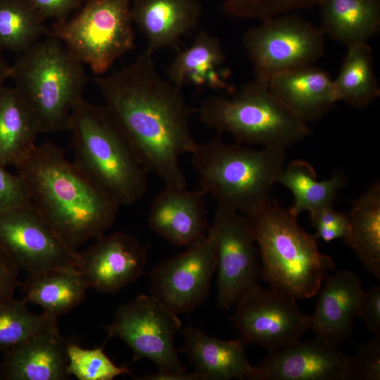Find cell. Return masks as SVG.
Here are the masks:
<instances>
[{"instance_id":"cell-41","label":"cell","mask_w":380,"mask_h":380,"mask_svg":"<svg viewBox=\"0 0 380 380\" xmlns=\"http://www.w3.org/2000/svg\"><path fill=\"white\" fill-rule=\"evenodd\" d=\"M11 66L6 62L2 49H0V89L3 87L4 82L9 78Z\"/></svg>"},{"instance_id":"cell-24","label":"cell","mask_w":380,"mask_h":380,"mask_svg":"<svg viewBox=\"0 0 380 380\" xmlns=\"http://www.w3.org/2000/svg\"><path fill=\"white\" fill-rule=\"evenodd\" d=\"M325 36L347 46L367 42L380 29V0H319Z\"/></svg>"},{"instance_id":"cell-3","label":"cell","mask_w":380,"mask_h":380,"mask_svg":"<svg viewBox=\"0 0 380 380\" xmlns=\"http://www.w3.org/2000/svg\"><path fill=\"white\" fill-rule=\"evenodd\" d=\"M259 251L260 276L270 288L295 300L317 295L332 258L305 232L290 209L270 199L248 216Z\"/></svg>"},{"instance_id":"cell-5","label":"cell","mask_w":380,"mask_h":380,"mask_svg":"<svg viewBox=\"0 0 380 380\" xmlns=\"http://www.w3.org/2000/svg\"><path fill=\"white\" fill-rule=\"evenodd\" d=\"M286 150L252 149L220 139L196 144L191 152L200 188L217 207L250 216L270 199V193L281 173Z\"/></svg>"},{"instance_id":"cell-35","label":"cell","mask_w":380,"mask_h":380,"mask_svg":"<svg viewBox=\"0 0 380 380\" xmlns=\"http://www.w3.org/2000/svg\"><path fill=\"white\" fill-rule=\"evenodd\" d=\"M311 222L316 229L315 237L324 242L337 239H346L350 231L347 215L327 206L310 213Z\"/></svg>"},{"instance_id":"cell-26","label":"cell","mask_w":380,"mask_h":380,"mask_svg":"<svg viewBox=\"0 0 380 380\" xmlns=\"http://www.w3.org/2000/svg\"><path fill=\"white\" fill-rule=\"evenodd\" d=\"M350 231L344 239L365 269L380 279V182H372L352 202Z\"/></svg>"},{"instance_id":"cell-14","label":"cell","mask_w":380,"mask_h":380,"mask_svg":"<svg viewBox=\"0 0 380 380\" xmlns=\"http://www.w3.org/2000/svg\"><path fill=\"white\" fill-rule=\"evenodd\" d=\"M216 268L215 241L208 229L203 238L185 251L153 267L151 295L177 315L189 312L207 298Z\"/></svg>"},{"instance_id":"cell-21","label":"cell","mask_w":380,"mask_h":380,"mask_svg":"<svg viewBox=\"0 0 380 380\" xmlns=\"http://www.w3.org/2000/svg\"><path fill=\"white\" fill-rule=\"evenodd\" d=\"M268 87L275 96L306 124L320 119L337 102L329 74L314 64L272 75Z\"/></svg>"},{"instance_id":"cell-29","label":"cell","mask_w":380,"mask_h":380,"mask_svg":"<svg viewBox=\"0 0 380 380\" xmlns=\"http://www.w3.org/2000/svg\"><path fill=\"white\" fill-rule=\"evenodd\" d=\"M333 81L336 101L355 108L367 107L379 96L372 49L367 42L348 46L340 71Z\"/></svg>"},{"instance_id":"cell-13","label":"cell","mask_w":380,"mask_h":380,"mask_svg":"<svg viewBox=\"0 0 380 380\" xmlns=\"http://www.w3.org/2000/svg\"><path fill=\"white\" fill-rule=\"evenodd\" d=\"M232 317L240 338L257 343L269 352L287 346L311 329L310 316L298 308L296 300L258 284L236 303Z\"/></svg>"},{"instance_id":"cell-23","label":"cell","mask_w":380,"mask_h":380,"mask_svg":"<svg viewBox=\"0 0 380 380\" xmlns=\"http://www.w3.org/2000/svg\"><path fill=\"white\" fill-rule=\"evenodd\" d=\"M183 334L185 345L179 351L205 380L249 379L253 366L242 339L224 341L192 326Z\"/></svg>"},{"instance_id":"cell-2","label":"cell","mask_w":380,"mask_h":380,"mask_svg":"<svg viewBox=\"0 0 380 380\" xmlns=\"http://www.w3.org/2000/svg\"><path fill=\"white\" fill-rule=\"evenodd\" d=\"M16 169L30 201L72 251L104 234L115 222L120 205L54 144H37Z\"/></svg>"},{"instance_id":"cell-37","label":"cell","mask_w":380,"mask_h":380,"mask_svg":"<svg viewBox=\"0 0 380 380\" xmlns=\"http://www.w3.org/2000/svg\"><path fill=\"white\" fill-rule=\"evenodd\" d=\"M368 331L372 335L380 336V285L372 286L363 292L357 311Z\"/></svg>"},{"instance_id":"cell-4","label":"cell","mask_w":380,"mask_h":380,"mask_svg":"<svg viewBox=\"0 0 380 380\" xmlns=\"http://www.w3.org/2000/svg\"><path fill=\"white\" fill-rule=\"evenodd\" d=\"M68 130L74 163L120 206L138 202L147 189V171L106 106L84 99L73 108Z\"/></svg>"},{"instance_id":"cell-16","label":"cell","mask_w":380,"mask_h":380,"mask_svg":"<svg viewBox=\"0 0 380 380\" xmlns=\"http://www.w3.org/2000/svg\"><path fill=\"white\" fill-rule=\"evenodd\" d=\"M347 355L338 344L317 336L298 340L253 366L251 380H343Z\"/></svg>"},{"instance_id":"cell-20","label":"cell","mask_w":380,"mask_h":380,"mask_svg":"<svg viewBox=\"0 0 380 380\" xmlns=\"http://www.w3.org/2000/svg\"><path fill=\"white\" fill-rule=\"evenodd\" d=\"M202 13L196 0H134L132 21L146 36V51L164 48L179 49L180 39L197 27Z\"/></svg>"},{"instance_id":"cell-19","label":"cell","mask_w":380,"mask_h":380,"mask_svg":"<svg viewBox=\"0 0 380 380\" xmlns=\"http://www.w3.org/2000/svg\"><path fill=\"white\" fill-rule=\"evenodd\" d=\"M68 343L58 324L4 352L0 379L64 380L68 372Z\"/></svg>"},{"instance_id":"cell-18","label":"cell","mask_w":380,"mask_h":380,"mask_svg":"<svg viewBox=\"0 0 380 380\" xmlns=\"http://www.w3.org/2000/svg\"><path fill=\"white\" fill-rule=\"evenodd\" d=\"M310 316L311 329L317 336L340 345L350 338L364 288L359 277L338 270L323 279Z\"/></svg>"},{"instance_id":"cell-30","label":"cell","mask_w":380,"mask_h":380,"mask_svg":"<svg viewBox=\"0 0 380 380\" xmlns=\"http://www.w3.org/2000/svg\"><path fill=\"white\" fill-rule=\"evenodd\" d=\"M44 19L24 0H0V49L22 53L49 36Z\"/></svg>"},{"instance_id":"cell-11","label":"cell","mask_w":380,"mask_h":380,"mask_svg":"<svg viewBox=\"0 0 380 380\" xmlns=\"http://www.w3.org/2000/svg\"><path fill=\"white\" fill-rule=\"evenodd\" d=\"M0 243L28 276L78 265V252L68 247L30 201L0 213Z\"/></svg>"},{"instance_id":"cell-33","label":"cell","mask_w":380,"mask_h":380,"mask_svg":"<svg viewBox=\"0 0 380 380\" xmlns=\"http://www.w3.org/2000/svg\"><path fill=\"white\" fill-rule=\"evenodd\" d=\"M319 0H222L224 12L232 17L264 20L310 8Z\"/></svg>"},{"instance_id":"cell-22","label":"cell","mask_w":380,"mask_h":380,"mask_svg":"<svg viewBox=\"0 0 380 380\" xmlns=\"http://www.w3.org/2000/svg\"><path fill=\"white\" fill-rule=\"evenodd\" d=\"M177 53L167 69L168 80L181 89L191 85L213 90L234 89L228 83L230 70L219 39L205 30L198 33L191 45Z\"/></svg>"},{"instance_id":"cell-7","label":"cell","mask_w":380,"mask_h":380,"mask_svg":"<svg viewBox=\"0 0 380 380\" xmlns=\"http://www.w3.org/2000/svg\"><path fill=\"white\" fill-rule=\"evenodd\" d=\"M229 93L205 99L196 112L206 127L229 134L237 143L286 150L311 134L271 91L267 81L255 77Z\"/></svg>"},{"instance_id":"cell-17","label":"cell","mask_w":380,"mask_h":380,"mask_svg":"<svg viewBox=\"0 0 380 380\" xmlns=\"http://www.w3.org/2000/svg\"><path fill=\"white\" fill-rule=\"evenodd\" d=\"M201 189L165 186L154 198L148 213L152 231L177 246L189 247L203 238L209 226Z\"/></svg>"},{"instance_id":"cell-32","label":"cell","mask_w":380,"mask_h":380,"mask_svg":"<svg viewBox=\"0 0 380 380\" xmlns=\"http://www.w3.org/2000/svg\"><path fill=\"white\" fill-rule=\"evenodd\" d=\"M84 348L75 343H68V372L80 380H113L115 377L130 374L125 366L116 365L106 354L103 347Z\"/></svg>"},{"instance_id":"cell-38","label":"cell","mask_w":380,"mask_h":380,"mask_svg":"<svg viewBox=\"0 0 380 380\" xmlns=\"http://www.w3.org/2000/svg\"><path fill=\"white\" fill-rule=\"evenodd\" d=\"M19 269L0 243V302L14 298L18 281Z\"/></svg>"},{"instance_id":"cell-31","label":"cell","mask_w":380,"mask_h":380,"mask_svg":"<svg viewBox=\"0 0 380 380\" xmlns=\"http://www.w3.org/2000/svg\"><path fill=\"white\" fill-rule=\"evenodd\" d=\"M58 324L57 318L32 312L27 303L14 298L0 302V352L19 345Z\"/></svg>"},{"instance_id":"cell-10","label":"cell","mask_w":380,"mask_h":380,"mask_svg":"<svg viewBox=\"0 0 380 380\" xmlns=\"http://www.w3.org/2000/svg\"><path fill=\"white\" fill-rule=\"evenodd\" d=\"M243 43L255 77L268 82L280 72L315 64L324 53L325 35L319 27L291 13L262 20L246 32Z\"/></svg>"},{"instance_id":"cell-28","label":"cell","mask_w":380,"mask_h":380,"mask_svg":"<svg viewBox=\"0 0 380 380\" xmlns=\"http://www.w3.org/2000/svg\"><path fill=\"white\" fill-rule=\"evenodd\" d=\"M277 183L287 188L293 196L290 210L298 217L303 211L312 213L327 206H333L338 191L348 179L342 172L330 178L317 181L313 166L303 160H294L284 167Z\"/></svg>"},{"instance_id":"cell-27","label":"cell","mask_w":380,"mask_h":380,"mask_svg":"<svg viewBox=\"0 0 380 380\" xmlns=\"http://www.w3.org/2000/svg\"><path fill=\"white\" fill-rule=\"evenodd\" d=\"M23 298L58 319L80 305L89 289L77 268L58 270L28 276L20 285Z\"/></svg>"},{"instance_id":"cell-34","label":"cell","mask_w":380,"mask_h":380,"mask_svg":"<svg viewBox=\"0 0 380 380\" xmlns=\"http://www.w3.org/2000/svg\"><path fill=\"white\" fill-rule=\"evenodd\" d=\"M380 379V336L360 344L353 355L346 360L343 380Z\"/></svg>"},{"instance_id":"cell-8","label":"cell","mask_w":380,"mask_h":380,"mask_svg":"<svg viewBox=\"0 0 380 380\" xmlns=\"http://www.w3.org/2000/svg\"><path fill=\"white\" fill-rule=\"evenodd\" d=\"M130 6L129 0H88L75 17L57 21L49 36L96 75H103L134 47Z\"/></svg>"},{"instance_id":"cell-39","label":"cell","mask_w":380,"mask_h":380,"mask_svg":"<svg viewBox=\"0 0 380 380\" xmlns=\"http://www.w3.org/2000/svg\"><path fill=\"white\" fill-rule=\"evenodd\" d=\"M44 19H65L74 9L80 7L84 0H24Z\"/></svg>"},{"instance_id":"cell-1","label":"cell","mask_w":380,"mask_h":380,"mask_svg":"<svg viewBox=\"0 0 380 380\" xmlns=\"http://www.w3.org/2000/svg\"><path fill=\"white\" fill-rule=\"evenodd\" d=\"M104 106L139 161L165 186H186L180 158L196 142L181 89L157 71L146 52L128 65L95 78Z\"/></svg>"},{"instance_id":"cell-36","label":"cell","mask_w":380,"mask_h":380,"mask_svg":"<svg viewBox=\"0 0 380 380\" xmlns=\"http://www.w3.org/2000/svg\"><path fill=\"white\" fill-rule=\"evenodd\" d=\"M29 201L27 191L19 175L11 173L0 164V213Z\"/></svg>"},{"instance_id":"cell-9","label":"cell","mask_w":380,"mask_h":380,"mask_svg":"<svg viewBox=\"0 0 380 380\" xmlns=\"http://www.w3.org/2000/svg\"><path fill=\"white\" fill-rule=\"evenodd\" d=\"M182 322L178 315L152 295L141 294L121 305L105 327L108 339L116 337L133 352V361L148 359L162 373L184 374L175 344Z\"/></svg>"},{"instance_id":"cell-12","label":"cell","mask_w":380,"mask_h":380,"mask_svg":"<svg viewBox=\"0 0 380 380\" xmlns=\"http://www.w3.org/2000/svg\"><path fill=\"white\" fill-rule=\"evenodd\" d=\"M209 229L217 254V304L229 310L258 284L259 251L249 219L234 210L217 207Z\"/></svg>"},{"instance_id":"cell-6","label":"cell","mask_w":380,"mask_h":380,"mask_svg":"<svg viewBox=\"0 0 380 380\" xmlns=\"http://www.w3.org/2000/svg\"><path fill=\"white\" fill-rule=\"evenodd\" d=\"M83 63L58 39L47 36L22 53L11 66L15 89L41 133L68 129L87 82Z\"/></svg>"},{"instance_id":"cell-15","label":"cell","mask_w":380,"mask_h":380,"mask_svg":"<svg viewBox=\"0 0 380 380\" xmlns=\"http://www.w3.org/2000/svg\"><path fill=\"white\" fill-rule=\"evenodd\" d=\"M79 253L77 270L89 288L115 293L145 273L147 247L133 236L117 232L94 239Z\"/></svg>"},{"instance_id":"cell-40","label":"cell","mask_w":380,"mask_h":380,"mask_svg":"<svg viewBox=\"0 0 380 380\" xmlns=\"http://www.w3.org/2000/svg\"><path fill=\"white\" fill-rule=\"evenodd\" d=\"M139 379L143 380H205L204 376L196 372L184 374L162 373L157 372L146 374Z\"/></svg>"},{"instance_id":"cell-25","label":"cell","mask_w":380,"mask_h":380,"mask_svg":"<svg viewBox=\"0 0 380 380\" xmlns=\"http://www.w3.org/2000/svg\"><path fill=\"white\" fill-rule=\"evenodd\" d=\"M41 133L28 106L15 87L0 89V164L15 167L33 153Z\"/></svg>"}]
</instances>
